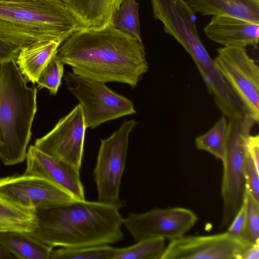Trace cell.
I'll use <instances>...</instances> for the list:
<instances>
[{"mask_svg": "<svg viewBox=\"0 0 259 259\" xmlns=\"http://www.w3.org/2000/svg\"><path fill=\"white\" fill-rule=\"evenodd\" d=\"M116 249L108 244L61 247L52 250L50 259H112Z\"/></svg>", "mask_w": 259, "mask_h": 259, "instance_id": "23", "label": "cell"}, {"mask_svg": "<svg viewBox=\"0 0 259 259\" xmlns=\"http://www.w3.org/2000/svg\"><path fill=\"white\" fill-rule=\"evenodd\" d=\"M36 222V211L20 207L0 196V233H30L35 229Z\"/></svg>", "mask_w": 259, "mask_h": 259, "instance_id": "19", "label": "cell"}, {"mask_svg": "<svg viewBox=\"0 0 259 259\" xmlns=\"http://www.w3.org/2000/svg\"><path fill=\"white\" fill-rule=\"evenodd\" d=\"M228 132V120L223 115L209 131L196 138L195 146L223 161Z\"/></svg>", "mask_w": 259, "mask_h": 259, "instance_id": "20", "label": "cell"}, {"mask_svg": "<svg viewBox=\"0 0 259 259\" xmlns=\"http://www.w3.org/2000/svg\"><path fill=\"white\" fill-rule=\"evenodd\" d=\"M134 120H124L110 137L101 140L94 171L98 201L109 204L120 202L119 188L124 169L130 134L136 125Z\"/></svg>", "mask_w": 259, "mask_h": 259, "instance_id": "7", "label": "cell"}, {"mask_svg": "<svg viewBox=\"0 0 259 259\" xmlns=\"http://www.w3.org/2000/svg\"><path fill=\"white\" fill-rule=\"evenodd\" d=\"M227 232L235 239L247 245H251L248 235L245 220V205L244 202L232 220Z\"/></svg>", "mask_w": 259, "mask_h": 259, "instance_id": "26", "label": "cell"}, {"mask_svg": "<svg viewBox=\"0 0 259 259\" xmlns=\"http://www.w3.org/2000/svg\"><path fill=\"white\" fill-rule=\"evenodd\" d=\"M61 42L45 40L20 49L15 61L27 81L36 83L41 71L56 54Z\"/></svg>", "mask_w": 259, "mask_h": 259, "instance_id": "17", "label": "cell"}, {"mask_svg": "<svg viewBox=\"0 0 259 259\" xmlns=\"http://www.w3.org/2000/svg\"><path fill=\"white\" fill-rule=\"evenodd\" d=\"M115 204L75 200L36 210V225L30 233L54 248L105 245L121 240L123 218Z\"/></svg>", "mask_w": 259, "mask_h": 259, "instance_id": "2", "label": "cell"}, {"mask_svg": "<svg viewBox=\"0 0 259 259\" xmlns=\"http://www.w3.org/2000/svg\"><path fill=\"white\" fill-rule=\"evenodd\" d=\"M214 62L239 99L247 114L258 123L259 67L245 47H223L217 50Z\"/></svg>", "mask_w": 259, "mask_h": 259, "instance_id": "8", "label": "cell"}, {"mask_svg": "<svg viewBox=\"0 0 259 259\" xmlns=\"http://www.w3.org/2000/svg\"><path fill=\"white\" fill-rule=\"evenodd\" d=\"M165 239H144L130 246L116 248L112 259H161L165 249Z\"/></svg>", "mask_w": 259, "mask_h": 259, "instance_id": "21", "label": "cell"}, {"mask_svg": "<svg viewBox=\"0 0 259 259\" xmlns=\"http://www.w3.org/2000/svg\"><path fill=\"white\" fill-rule=\"evenodd\" d=\"M0 196L36 212L77 200L47 179L24 174L0 178Z\"/></svg>", "mask_w": 259, "mask_h": 259, "instance_id": "10", "label": "cell"}, {"mask_svg": "<svg viewBox=\"0 0 259 259\" xmlns=\"http://www.w3.org/2000/svg\"><path fill=\"white\" fill-rule=\"evenodd\" d=\"M86 128L82 108L78 104L60 119L48 134L36 139L34 146L46 154L80 170Z\"/></svg>", "mask_w": 259, "mask_h": 259, "instance_id": "11", "label": "cell"}, {"mask_svg": "<svg viewBox=\"0 0 259 259\" xmlns=\"http://www.w3.org/2000/svg\"><path fill=\"white\" fill-rule=\"evenodd\" d=\"M259 244L250 245L241 254L240 259H258Z\"/></svg>", "mask_w": 259, "mask_h": 259, "instance_id": "30", "label": "cell"}, {"mask_svg": "<svg viewBox=\"0 0 259 259\" xmlns=\"http://www.w3.org/2000/svg\"><path fill=\"white\" fill-rule=\"evenodd\" d=\"M26 83L15 60L0 63V160L6 165L26 159L37 111L36 88Z\"/></svg>", "mask_w": 259, "mask_h": 259, "instance_id": "4", "label": "cell"}, {"mask_svg": "<svg viewBox=\"0 0 259 259\" xmlns=\"http://www.w3.org/2000/svg\"><path fill=\"white\" fill-rule=\"evenodd\" d=\"M80 26L62 0H0V38L21 49L61 44Z\"/></svg>", "mask_w": 259, "mask_h": 259, "instance_id": "3", "label": "cell"}, {"mask_svg": "<svg viewBox=\"0 0 259 259\" xmlns=\"http://www.w3.org/2000/svg\"><path fill=\"white\" fill-rule=\"evenodd\" d=\"M0 242L12 254L23 259H50L53 248L23 232L0 233Z\"/></svg>", "mask_w": 259, "mask_h": 259, "instance_id": "18", "label": "cell"}, {"mask_svg": "<svg viewBox=\"0 0 259 259\" xmlns=\"http://www.w3.org/2000/svg\"><path fill=\"white\" fill-rule=\"evenodd\" d=\"M56 55L41 71L36 82L37 87L47 89L53 95H56L64 73V64L57 59Z\"/></svg>", "mask_w": 259, "mask_h": 259, "instance_id": "24", "label": "cell"}, {"mask_svg": "<svg viewBox=\"0 0 259 259\" xmlns=\"http://www.w3.org/2000/svg\"><path fill=\"white\" fill-rule=\"evenodd\" d=\"M26 159L24 174L46 179L76 199H85L79 170L46 154L34 145L29 146Z\"/></svg>", "mask_w": 259, "mask_h": 259, "instance_id": "13", "label": "cell"}, {"mask_svg": "<svg viewBox=\"0 0 259 259\" xmlns=\"http://www.w3.org/2000/svg\"><path fill=\"white\" fill-rule=\"evenodd\" d=\"M80 27L99 28L110 23L123 0H62Z\"/></svg>", "mask_w": 259, "mask_h": 259, "instance_id": "15", "label": "cell"}, {"mask_svg": "<svg viewBox=\"0 0 259 259\" xmlns=\"http://www.w3.org/2000/svg\"><path fill=\"white\" fill-rule=\"evenodd\" d=\"M203 30L224 47H256L259 40V23L229 15L213 16Z\"/></svg>", "mask_w": 259, "mask_h": 259, "instance_id": "14", "label": "cell"}, {"mask_svg": "<svg viewBox=\"0 0 259 259\" xmlns=\"http://www.w3.org/2000/svg\"><path fill=\"white\" fill-rule=\"evenodd\" d=\"M198 219L188 208H154L144 213H130L123 219V225L137 242L155 238L171 240L184 235Z\"/></svg>", "mask_w": 259, "mask_h": 259, "instance_id": "9", "label": "cell"}, {"mask_svg": "<svg viewBox=\"0 0 259 259\" xmlns=\"http://www.w3.org/2000/svg\"><path fill=\"white\" fill-rule=\"evenodd\" d=\"M250 245L227 232L205 236L184 235L170 240L161 259H240Z\"/></svg>", "mask_w": 259, "mask_h": 259, "instance_id": "12", "label": "cell"}, {"mask_svg": "<svg viewBox=\"0 0 259 259\" xmlns=\"http://www.w3.org/2000/svg\"><path fill=\"white\" fill-rule=\"evenodd\" d=\"M194 13L229 15L259 23V0H184Z\"/></svg>", "mask_w": 259, "mask_h": 259, "instance_id": "16", "label": "cell"}, {"mask_svg": "<svg viewBox=\"0 0 259 259\" xmlns=\"http://www.w3.org/2000/svg\"><path fill=\"white\" fill-rule=\"evenodd\" d=\"M244 202L248 235L253 244H259V203L251 196L246 189Z\"/></svg>", "mask_w": 259, "mask_h": 259, "instance_id": "25", "label": "cell"}, {"mask_svg": "<svg viewBox=\"0 0 259 259\" xmlns=\"http://www.w3.org/2000/svg\"><path fill=\"white\" fill-rule=\"evenodd\" d=\"M256 123L247 114L228 120L225 145L221 194L223 214L221 227L228 225L242 205L245 191L244 163L246 144L250 132Z\"/></svg>", "mask_w": 259, "mask_h": 259, "instance_id": "5", "label": "cell"}, {"mask_svg": "<svg viewBox=\"0 0 259 259\" xmlns=\"http://www.w3.org/2000/svg\"><path fill=\"white\" fill-rule=\"evenodd\" d=\"M20 49L0 38V63L15 60Z\"/></svg>", "mask_w": 259, "mask_h": 259, "instance_id": "28", "label": "cell"}, {"mask_svg": "<svg viewBox=\"0 0 259 259\" xmlns=\"http://www.w3.org/2000/svg\"><path fill=\"white\" fill-rule=\"evenodd\" d=\"M0 242V258H12L14 256Z\"/></svg>", "mask_w": 259, "mask_h": 259, "instance_id": "31", "label": "cell"}, {"mask_svg": "<svg viewBox=\"0 0 259 259\" xmlns=\"http://www.w3.org/2000/svg\"><path fill=\"white\" fill-rule=\"evenodd\" d=\"M244 176L245 189L259 203V171L256 168L247 150L244 163Z\"/></svg>", "mask_w": 259, "mask_h": 259, "instance_id": "27", "label": "cell"}, {"mask_svg": "<svg viewBox=\"0 0 259 259\" xmlns=\"http://www.w3.org/2000/svg\"><path fill=\"white\" fill-rule=\"evenodd\" d=\"M139 7V4L136 0H123L110 23L117 29L128 33L139 40L142 41L140 30Z\"/></svg>", "mask_w": 259, "mask_h": 259, "instance_id": "22", "label": "cell"}, {"mask_svg": "<svg viewBox=\"0 0 259 259\" xmlns=\"http://www.w3.org/2000/svg\"><path fill=\"white\" fill-rule=\"evenodd\" d=\"M56 56L75 74L132 88L149 68L142 41L111 23L99 28L80 27L60 44Z\"/></svg>", "mask_w": 259, "mask_h": 259, "instance_id": "1", "label": "cell"}, {"mask_svg": "<svg viewBox=\"0 0 259 259\" xmlns=\"http://www.w3.org/2000/svg\"><path fill=\"white\" fill-rule=\"evenodd\" d=\"M64 79L67 89L81 107L87 128L93 129L106 121L136 113L131 100L103 82L73 72H67Z\"/></svg>", "mask_w": 259, "mask_h": 259, "instance_id": "6", "label": "cell"}, {"mask_svg": "<svg viewBox=\"0 0 259 259\" xmlns=\"http://www.w3.org/2000/svg\"><path fill=\"white\" fill-rule=\"evenodd\" d=\"M246 148L256 168L259 171V136L250 135L247 137Z\"/></svg>", "mask_w": 259, "mask_h": 259, "instance_id": "29", "label": "cell"}]
</instances>
